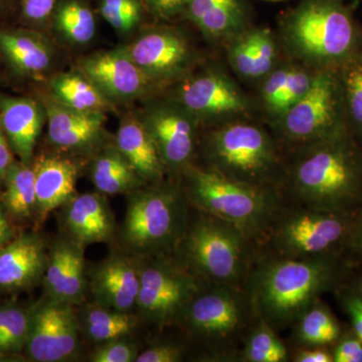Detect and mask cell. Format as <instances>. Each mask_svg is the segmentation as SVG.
I'll return each mask as SVG.
<instances>
[{
  "instance_id": "6da1fadb",
  "label": "cell",
  "mask_w": 362,
  "mask_h": 362,
  "mask_svg": "<svg viewBox=\"0 0 362 362\" xmlns=\"http://www.w3.org/2000/svg\"><path fill=\"white\" fill-rule=\"evenodd\" d=\"M351 269L341 255L301 259L258 256L244 290L255 318L279 332L292 327L324 294L345 288Z\"/></svg>"
},
{
  "instance_id": "7a4b0ae2",
  "label": "cell",
  "mask_w": 362,
  "mask_h": 362,
  "mask_svg": "<svg viewBox=\"0 0 362 362\" xmlns=\"http://www.w3.org/2000/svg\"><path fill=\"white\" fill-rule=\"evenodd\" d=\"M288 151L280 187L287 204L332 213H358L362 150L347 131Z\"/></svg>"
},
{
  "instance_id": "3957f363",
  "label": "cell",
  "mask_w": 362,
  "mask_h": 362,
  "mask_svg": "<svg viewBox=\"0 0 362 362\" xmlns=\"http://www.w3.org/2000/svg\"><path fill=\"white\" fill-rule=\"evenodd\" d=\"M183 175L190 206L230 223L257 247L286 204L278 188L233 180L206 166L192 165Z\"/></svg>"
},
{
  "instance_id": "277c9868",
  "label": "cell",
  "mask_w": 362,
  "mask_h": 362,
  "mask_svg": "<svg viewBox=\"0 0 362 362\" xmlns=\"http://www.w3.org/2000/svg\"><path fill=\"white\" fill-rule=\"evenodd\" d=\"M173 255L202 282L244 288L258 250L230 223L192 207Z\"/></svg>"
},
{
  "instance_id": "5b68a950",
  "label": "cell",
  "mask_w": 362,
  "mask_h": 362,
  "mask_svg": "<svg viewBox=\"0 0 362 362\" xmlns=\"http://www.w3.org/2000/svg\"><path fill=\"white\" fill-rule=\"evenodd\" d=\"M128 197L119 233L124 252L141 259L173 254L192 211L185 185L162 181L138 188Z\"/></svg>"
},
{
  "instance_id": "8992f818",
  "label": "cell",
  "mask_w": 362,
  "mask_h": 362,
  "mask_svg": "<svg viewBox=\"0 0 362 362\" xmlns=\"http://www.w3.org/2000/svg\"><path fill=\"white\" fill-rule=\"evenodd\" d=\"M281 35L293 56L320 70L351 58L357 37L341 0H301L283 16Z\"/></svg>"
},
{
  "instance_id": "52a82bcc",
  "label": "cell",
  "mask_w": 362,
  "mask_h": 362,
  "mask_svg": "<svg viewBox=\"0 0 362 362\" xmlns=\"http://www.w3.org/2000/svg\"><path fill=\"white\" fill-rule=\"evenodd\" d=\"M206 168L233 180L280 190L285 168L283 147L262 126L244 120L221 124L207 135Z\"/></svg>"
},
{
  "instance_id": "ba28073f",
  "label": "cell",
  "mask_w": 362,
  "mask_h": 362,
  "mask_svg": "<svg viewBox=\"0 0 362 362\" xmlns=\"http://www.w3.org/2000/svg\"><path fill=\"white\" fill-rule=\"evenodd\" d=\"M255 320L244 288L206 283L176 324L216 361H235Z\"/></svg>"
},
{
  "instance_id": "9c48e42d",
  "label": "cell",
  "mask_w": 362,
  "mask_h": 362,
  "mask_svg": "<svg viewBox=\"0 0 362 362\" xmlns=\"http://www.w3.org/2000/svg\"><path fill=\"white\" fill-rule=\"evenodd\" d=\"M354 218L356 214L319 211L286 202L257 247L258 256L293 259L342 256Z\"/></svg>"
},
{
  "instance_id": "30bf717a",
  "label": "cell",
  "mask_w": 362,
  "mask_h": 362,
  "mask_svg": "<svg viewBox=\"0 0 362 362\" xmlns=\"http://www.w3.org/2000/svg\"><path fill=\"white\" fill-rule=\"evenodd\" d=\"M204 284L173 254L140 258L136 314L159 329L169 327Z\"/></svg>"
},
{
  "instance_id": "8fae6325",
  "label": "cell",
  "mask_w": 362,
  "mask_h": 362,
  "mask_svg": "<svg viewBox=\"0 0 362 362\" xmlns=\"http://www.w3.org/2000/svg\"><path fill=\"white\" fill-rule=\"evenodd\" d=\"M339 90L332 71H316L308 92L275 119L274 136L281 146L291 150L345 132L339 117Z\"/></svg>"
},
{
  "instance_id": "7c38bea8",
  "label": "cell",
  "mask_w": 362,
  "mask_h": 362,
  "mask_svg": "<svg viewBox=\"0 0 362 362\" xmlns=\"http://www.w3.org/2000/svg\"><path fill=\"white\" fill-rule=\"evenodd\" d=\"M76 306L44 296L30 309L25 354L30 361H71L80 352V323Z\"/></svg>"
},
{
  "instance_id": "4fadbf2b",
  "label": "cell",
  "mask_w": 362,
  "mask_h": 362,
  "mask_svg": "<svg viewBox=\"0 0 362 362\" xmlns=\"http://www.w3.org/2000/svg\"><path fill=\"white\" fill-rule=\"evenodd\" d=\"M138 118L153 140L166 173L183 175L192 165L199 121L177 102L153 105Z\"/></svg>"
},
{
  "instance_id": "5bb4252c",
  "label": "cell",
  "mask_w": 362,
  "mask_h": 362,
  "mask_svg": "<svg viewBox=\"0 0 362 362\" xmlns=\"http://www.w3.org/2000/svg\"><path fill=\"white\" fill-rule=\"evenodd\" d=\"M80 66L81 73L110 102L137 99L146 94L154 84L123 47L90 54L81 62Z\"/></svg>"
},
{
  "instance_id": "9a60e30c",
  "label": "cell",
  "mask_w": 362,
  "mask_h": 362,
  "mask_svg": "<svg viewBox=\"0 0 362 362\" xmlns=\"http://www.w3.org/2000/svg\"><path fill=\"white\" fill-rule=\"evenodd\" d=\"M124 51L154 83L185 73L194 59L187 40L171 28H156L145 33Z\"/></svg>"
},
{
  "instance_id": "2e32d148",
  "label": "cell",
  "mask_w": 362,
  "mask_h": 362,
  "mask_svg": "<svg viewBox=\"0 0 362 362\" xmlns=\"http://www.w3.org/2000/svg\"><path fill=\"white\" fill-rule=\"evenodd\" d=\"M95 303L121 312H134L140 289V258L116 252L88 272Z\"/></svg>"
},
{
  "instance_id": "e0dca14e",
  "label": "cell",
  "mask_w": 362,
  "mask_h": 362,
  "mask_svg": "<svg viewBox=\"0 0 362 362\" xmlns=\"http://www.w3.org/2000/svg\"><path fill=\"white\" fill-rule=\"evenodd\" d=\"M177 103L199 121L228 119L249 109L247 98L230 78L209 71L187 81L178 90Z\"/></svg>"
},
{
  "instance_id": "ac0fdd59",
  "label": "cell",
  "mask_w": 362,
  "mask_h": 362,
  "mask_svg": "<svg viewBox=\"0 0 362 362\" xmlns=\"http://www.w3.org/2000/svg\"><path fill=\"white\" fill-rule=\"evenodd\" d=\"M45 296L81 306L89 292L85 247L70 238L57 240L49 251L42 278Z\"/></svg>"
},
{
  "instance_id": "d6986e66",
  "label": "cell",
  "mask_w": 362,
  "mask_h": 362,
  "mask_svg": "<svg viewBox=\"0 0 362 362\" xmlns=\"http://www.w3.org/2000/svg\"><path fill=\"white\" fill-rule=\"evenodd\" d=\"M49 251L35 233L14 237L0 247V291H23L42 283Z\"/></svg>"
},
{
  "instance_id": "ffe728a7",
  "label": "cell",
  "mask_w": 362,
  "mask_h": 362,
  "mask_svg": "<svg viewBox=\"0 0 362 362\" xmlns=\"http://www.w3.org/2000/svg\"><path fill=\"white\" fill-rule=\"evenodd\" d=\"M61 223L66 237L83 247L110 242L115 235L113 211L99 192L76 195L62 207Z\"/></svg>"
},
{
  "instance_id": "44dd1931",
  "label": "cell",
  "mask_w": 362,
  "mask_h": 362,
  "mask_svg": "<svg viewBox=\"0 0 362 362\" xmlns=\"http://www.w3.org/2000/svg\"><path fill=\"white\" fill-rule=\"evenodd\" d=\"M49 140L54 146L69 151H83L99 143L104 132V112L74 110L52 98L45 102Z\"/></svg>"
},
{
  "instance_id": "7402d4cb",
  "label": "cell",
  "mask_w": 362,
  "mask_h": 362,
  "mask_svg": "<svg viewBox=\"0 0 362 362\" xmlns=\"http://www.w3.org/2000/svg\"><path fill=\"white\" fill-rule=\"evenodd\" d=\"M35 175V221L44 223L49 214L77 195L78 168L65 157L45 156L33 162Z\"/></svg>"
},
{
  "instance_id": "603a6c76",
  "label": "cell",
  "mask_w": 362,
  "mask_h": 362,
  "mask_svg": "<svg viewBox=\"0 0 362 362\" xmlns=\"http://www.w3.org/2000/svg\"><path fill=\"white\" fill-rule=\"evenodd\" d=\"M45 115L44 107L35 100L0 96V126L11 149L23 163L33 164Z\"/></svg>"
},
{
  "instance_id": "cb8c5ba5",
  "label": "cell",
  "mask_w": 362,
  "mask_h": 362,
  "mask_svg": "<svg viewBox=\"0 0 362 362\" xmlns=\"http://www.w3.org/2000/svg\"><path fill=\"white\" fill-rule=\"evenodd\" d=\"M116 147L135 169L144 183L162 182L165 176L164 168L153 140L140 119H124L116 134Z\"/></svg>"
},
{
  "instance_id": "d4e9b609",
  "label": "cell",
  "mask_w": 362,
  "mask_h": 362,
  "mask_svg": "<svg viewBox=\"0 0 362 362\" xmlns=\"http://www.w3.org/2000/svg\"><path fill=\"white\" fill-rule=\"evenodd\" d=\"M182 16L211 39H233L245 30L247 11L244 0H189Z\"/></svg>"
},
{
  "instance_id": "484cf974",
  "label": "cell",
  "mask_w": 362,
  "mask_h": 362,
  "mask_svg": "<svg viewBox=\"0 0 362 362\" xmlns=\"http://www.w3.org/2000/svg\"><path fill=\"white\" fill-rule=\"evenodd\" d=\"M0 52L21 75H40L51 66V47L33 30H0Z\"/></svg>"
},
{
  "instance_id": "4316f807",
  "label": "cell",
  "mask_w": 362,
  "mask_h": 362,
  "mask_svg": "<svg viewBox=\"0 0 362 362\" xmlns=\"http://www.w3.org/2000/svg\"><path fill=\"white\" fill-rule=\"evenodd\" d=\"M90 180L97 192L105 195L129 194L144 183L116 145L94 159Z\"/></svg>"
},
{
  "instance_id": "83f0119b",
  "label": "cell",
  "mask_w": 362,
  "mask_h": 362,
  "mask_svg": "<svg viewBox=\"0 0 362 362\" xmlns=\"http://www.w3.org/2000/svg\"><path fill=\"white\" fill-rule=\"evenodd\" d=\"M78 318L81 332L97 345L131 337L140 320L134 312L112 310L95 302L86 304Z\"/></svg>"
},
{
  "instance_id": "f1b7e54d",
  "label": "cell",
  "mask_w": 362,
  "mask_h": 362,
  "mask_svg": "<svg viewBox=\"0 0 362 362\" xmlns=\"http://www.w3.org/2000/svg\"><path fill=\"white\" fill-rule=\"evenodd\" d=\"M4 183V192L0 199L6 213L18 220L35 218L37 195L33 164L13 160L7 170Z\"/></svg>"
},
{
  "instance_id": "f546056e",
  "label": "cell",
  "mask_w": 362,
  "mask_h": 362,
  "mask_svg": "<svg viewBox=\"0 0 362 362\" xmlns=\"http://www.w3.org/2000/svg\"><path fill=\"white\" fill-rule=\"evenodd\" d=\"M49 88L54 101L74 110L105 112L111 106V102L82 73L59 74L52 78Z\"/></svg>"
},
{
  "instance_id": "4dcf8cb0",
  "label": "cell",
  "mask_w": 362,
  "mask_h": 362,
  "mask_svg": "<svg viewBox=\"0 0 362 362\" xmlns=\"http://www.w3.org/2000/svg\"><path fill=\"white\" fill-rule=\"evenodd\" d=\"M292 329L296 347H330L342 334L337 317L321 300L300 316Z\"/></svg>"
},
{
  "instance_id": "1f68e13d",
  "label": "cell",
  "mask_w": 362,
  "mask_h": 362,
  "mask_svg": "<svg viewBox=\"0 0 362 362\" xmlns=\"http://www.w3.org/2000/svg\"><path fill=\"white\" fill-rule=\"evenodd\" d=\"M52 21L73 44H88L96 33V18L89 0H59Z\"/></svg>"
},
{
  "instance_id": "d6a6232c",
  "label": "cell",
  "mask_w": 362,
  "mask_h": 362,
  "mask_svg": "<svg viewBox=\"0 0 362 362\" xmlns=\"http://www.w3.org/2000/svg\"><path fill=\"white\" fill-rule=\"evenodd\" d=\"M290 356L277 331L261 319H256L243 339L235 361L286 362L290 361Z\"/></svg>"
},
{
  "instance_id": "836d02e7",
  "label": "cell",
  "mask_w": 362,
  "mask_h": 362,
  "mask_svg": "<svg viewBox=\"0 0 362 362\" xmlns=\"http://www.w3.org/2000/svg\"><path fill=\"white\" fill-rule=\"evenodd\" d=\"M30 309L16 301L0 305V357L25 352L30 329Z\"/></svg>"
},
{
  "instance_id": "e575fe53",
  "label": "cell",
  "mask_w": 362,
  "mask_h": 362,
  "mask_svg": "<svg viewBox=\"0 0 362 362\" xmlns=\"http://www.w3.org/2000/svg\"><path fill=\"white\" fill-rule=\"evenodd\" d=\"M146 7L143 0H99L98 11L118 33H130L139 25Z\"/></svg>"
},
{
  "instance_id": "d590c367",
  "label": "cell",
  "mask_w": 362,
  "mask_h": 362,
  "mask_svg": "<svg viewBox=\"0 0 362 362\" xmlns=\"http://www.w3.org/2000/svg\"><path fill=\"white\" fill-rule=\"evenodd\" d=\"M316 71H311L308 68H290L288 76L287 84L280 97L276 100L275 103L271 107L270 112L275 119L282 116L286 111L289 110L292 106L301 99L302 97L310 89Z\"/></svg>"
},
{
  "instance_id": "8d00e7d4",
  "label": "cell",
  "mask_w": 362,
  "mask_h": 362,
  "mask_svg": "<svg viewBox=\"0 0 362 362\" xmlns=\"http://www.w3.org/2000/svg\"><path fill=\"white\" fill-rule=\"evenodd\" d=\"M343 86L350 118L362 133V54L349 62Z\"/></svg>"
},
{
  "instance_id": "74e56055",
  "label": "cell",
  "mask_w": 362,
  "mask_h": 362,
  "mask_svg": "<svg viewBox=\"0 0 362 362\" xmlns=\"http://www.w3.org/2000/svg\"><path fill=\"white\" fill-rule=\"evenodd\" d=\"M139 347L130 337L118 338L98 344L90 356L92 362H136Z\"/></svg>"
},
{
  "instance_id": "f35d334b",
  "label": "cell",
  "mask_w": 362,
  "mask_h": 362,
  "mask_svg": "<svg viewBox=\"0 0 362 362\" xmlns=\"http://www.w3.org/2000/svg\"><path fill=\"white\" fill-rule=\"evenodd\" d=\"M59 0H18L21 20L25 25L42 26L52 21Z\"/></svg>"
},
{
  "instance_id": "ab89813d",
  "label": "cell",
  "mask_w": 362,
  "mask_h": 362,
  "mask_svg": "<svg viewBox=\"0 0 362 362\" xmlns=\"http://www.w3.org/2000/svg\"><path fill=\"white\" fill-rule=\"evenodd\" d=\"M185 352L181 343L158 342L140 352L136 362H180L185 361Z\"/></svg>"
},
{
  "instance_id": "60d3db41",
  "label": "cell",
  "mask_w": 362,
  "mask_h": 362,
  "mask_svg": "<svg viewBox=\"0 0 362 362\" xmlns=\"http://www.w3.org/2000/svg\"><path fill=\"white\" fill-rule=\"evenodd\" d=\"M290 68L291 66L274 69L266 76L265 81L262 85L261 97L267 110H270L276 100L282 94L283 90L287 84Z\"/></svg>"
},
{
  "instance_id": "b9f144b4",
  "label": "cell",
  "mask_w": 362,
  "mask_h": 362,
  "mask_svg": "<svg viewBox=\"0 0 362 362\" xmlns=\"http://www.w3.org/2000/svg\"><path fill=\"white\" fill-rule=\"evenodd\" d=\"M333 362H362V342L350 330L332 345Z\"/></svg>"
},
{
  "instance_id": "7bdbcfd3",
  "label": "cell",
  "mask_w": 362,
  "mask_h": 362,
  "mask_svg": "<svg viewBox=\"0 0 362 362\" xmlns=\"http://www.w3.org/2000/svg\"><path fill=\"white\" fill-rule=\"evenodd\" d=\"M189 0H143L146 11L158 20L169 21L182 16Z\"/></svg>"
},
{
  "instance_id": "ee69618b",
  "label": "cell",
  "mask_w": 362,
  "mask_h": 362,
  "mask_svg": "<svg viewBox=\"0 0 362 362\" xmlns=\"http://www.w3.org/2000/svg\"><path fill=\"white\" fill-rule=\"evenodd\" d=\"M342 256L352 266L354 264H362V207L356 214Z\"/></svg>"
},
{
  "instance_id": "f6af8a7d",
  "label": "cell",
  "mask_w": 362,
  "mask_h": 362,
  "mask_svg": "<svg viewBox=\"0 0 362 362\" xmlns=\"http://www.w3.org/2000/svg\"><path fill=\"white\" fill-rule=\"evenodd\" d=\"M343 305L351 322L352 331L362 342V300L352 293H345Z\"/></svg>"
},
{
  "instance_id": "bcb514c9",
  "label": "cell",
  "mask_w": 362,
  "mask_h": 362,
  "mask_svg": "<svg viewBox=\"0 0 362 362\" xmlns=\"http://www.w3.org/2000/svg\"><path fill=\"white\" fill-rule=\"evenodd\" d=\"M290 361L295 362H333L330 347H297L290 356Z\"/></svg>"
},
{
  "instance_id": "7dc6e473",
  "label": "cell",
  "mask_w": 362,
  "mask_h": 362,
  "mask_svg": "<svg viewBox=\"0 0 362 362\" xmlns=\"http://www.w3.org/2000/svg\"><path fill=\"white\" fill-rule=\"evenodd\" d=\"M13 162V149L0 126V182H4L7 170Z\"/></svg>"
},
{
  "instance_id": "c3c4849f",
  "label": "cell",
  "mask_w": 362,
  "mask_h": 362,
  "mask_svg": "<svg viewBox=\"0 0 362 362\" xmlns=\"http://www.w3.org/2000/svg\"><path fill=\"white\" fill-rule=\"evenodd\" d=\"M14 238V230L11 221H9L8 214L6 209L0 204V247L6 246L7 243L11 242Z\"/></svg>"
},
{
  "instance_id": "681fc988",
  "label": "cell",
  "mask_w": 362,
  "mask_h": 362,
  "mask_svg": "<svg viewBox=\"0 0 362 362\" xmlns=\"http://www.w3.org/2000/svg\"><path fill=\"white\" fill-rule=\"evenodd\" d=\"M13 7H18V0H0V14L8 13Z\"/></svg>"
},
{
  "instance_id": "f907efd6",
  "label": "cell",
  "mask_w": 362,
  "mask_h": 362,
  "mask_svg": "<svg viewBox=\"0 0 362 362\" xmlns=\"http://www.w3.org/2000/svg\"><path fill=\"white\" fill-rule=\"evenodd\" d=\"M347 292L352 293V294L356 295V296L361 298L362 300V273L357 277L356 280L352 283L351 289Z\"/></svg>"
},
{
  "instance_id": "816d5d0a",
  "label": "cell",
  "mask_w": 362,
  "mask_h": 362,
  "mask_svg": "<svg viewBox=\"0 0 362 362\" xmlns=\"http://www.w3.org/2000/svg\"><path fill=\"white\" fill-rule=\"evenodd\" d=\"M267 1H281V0H267Z\"/></svg>"
}]
</instances>
